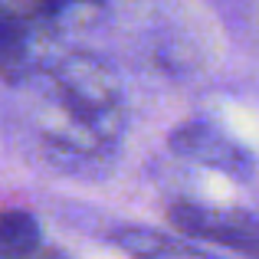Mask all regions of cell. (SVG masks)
<instances>
[{
	"label": "cell",
	"mask_w": 259,
	"mask_h": 259,
	"mask_svg": "<svg viewBox=\"0 0 259 259\" xmlns=\"http://www.w3.org/2000/svg\"><path fill=\"white\" fill-rule=\"evenodd\" d=\"M121 92L112 69L92 56H66L50 69L43 95V141L59 158H102L121 135Z\"/></svg>",
	"instance_id": "cell-1"
},
{
	"label": "cell",
	"mask_w": 259,
	"mask_h": 259,
	"mask_svg": "<svg viewBox=\"0 0 259 259\" xmlns=\"http://www.w3.org/2000/svg\"><path fill=\"white\" fill-rule=\"evenodd\" d=\"M167 220L187 240H203L246 259H259V220L246 210H220L181 200L167 210Z\"/></svg>",
	"instance_id": "cell-2"
},
{
	"label": "cell",
	"mask_w": 259,
	"mask_h": 259,
	"mask_svg": "<svg viewBox=\"0 0 259 259\" xmlns=\"http://www.w3.org/2000/svg\"><path fill=\"white\" fill-rule=\"evenodd\" d=\"M171 151L181 154L184 161H197V164L223 171L230 177H249V171H253V164H256L253 154L243 145H236L220 128L200 125V121L177 128L171 135Z\"/></svg>",
	"instance_id": "cell-3"
},
{
	"label": "cell",
	"mask_w": 259,
	"mask_h": 259,
	"mask_svg": "<svg viewBox=\"0 0 259 259\" xmlns=\"http://www.w3.org/2000/svg\"><path fill=\"white\" fill-rule=\"evenodd\" d=\"M33 72V20L0 4V79L23 82Z\"/></svg>",
	"instance_id": "cell-4"
},
{
	"label": "cell",
	"mask_w": 259,
	"mask_h": 259,
	"mask_svg": "<svg viewBox=\"0 0 259 259\" xmlns=\"http://www.w3.org/2000/svg\"><path fill=\"white\" fill-rule=\"evenodd\" d=\"M115 243L125 249L132 259H217L203 253L200 246L187 243L184 236L158 233L148 227H125L115 233Z\"/></svg>",
	"instance_id": "cell-5"
},
{
	"label": "cell",
	"mask_w": 259,
	"mask_h": 259,
	"mask_svg": "<svg viewBox=\"0 0 259 259\" xmlns=\"http://www.w3.org/2000/svg\"><path fill=\"white\" fill-rule=\"evenodd\" d=\"M39 243L43 233L30 210H0V259H33Z\"/></svg>",
	"instance_id": "cell-6"
},
{
	"label": "cell",
	"mask_w": 259,
	"mask_h": 259,
	"mask_svg": "<svg viewBox=\"0 0 259 259\" xmlns=\"http://www.w3.org/2000/svg\"><path fill=\"white\" fill-rule=\"evenodd\" d=\"M33 259H66L63 253H56V249H50V253H36Z\"/></svg>",
	"instance_id": "cell-7"
}]
</instances>
